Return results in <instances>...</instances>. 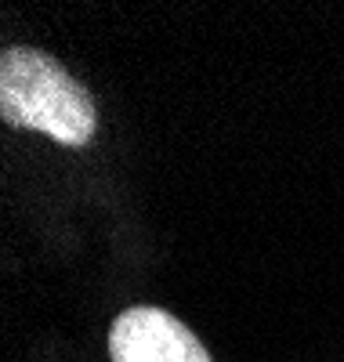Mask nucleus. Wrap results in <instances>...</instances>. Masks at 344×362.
<instances>
[{
	"instance_id": "nucleus-1",
	"label": "nucleus",
	"mask_w": 344,
	"mask_h": 362,
	"mask_svg": "<svg viewBox=\"0 0 344 362\" xmlns=\"http://www.w3.org/2000/svg\"><path fill=\"white\" fill-rule=\"evenodd\" d=\"M0 116L62 145H87L98 127L91 95L51 54L33 47H8L0 58Z\"/></svg>"
},
{
	"instance_id": "nucleus-2",
	"label": "nucleus",
	"mask_w": 344,
	"mask_h": 362,
	"mask_svg": "<svg viewBox=\"0 0 344 362\" xmlns=\"http://www.w3.org/2000/svg\"><path fill=\"white\" fill-rule=\"evenodd\" d=\"M113 362H210L185 322L164 308H127L109 329Z\"/></svg>"
}]
</instances>
